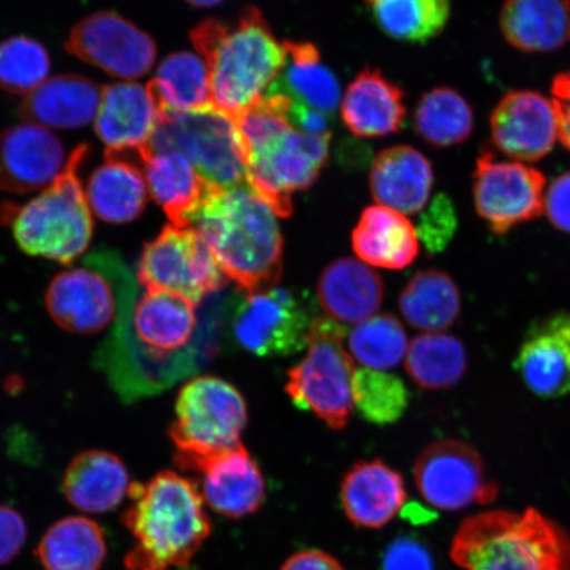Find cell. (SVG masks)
<instances>
[{
	"instance_id": "obj_1",
	"label": "cell",
	"mask_w": 570,
	"mask_h": 570,
	"mask_svg": "<svg viewBox=\"0 0 570 570\" xmlns=\"http://www.w3.org/2000/svg\"><path fill=\"white\" fill-rule=\"evenodd\" d=\"M189 227L202 234L226 277L247 292L275 287L283 273L276 214L247 183L212 188Z\"/></svg>"
},
{
	"instance_id": "obj_2",
	"label": "cell",
	"mask_w": 570,
	"mask_h": 570,
	"mask_svg": "<svg viewBox=\"0 0 570 570\" xmlns=\"http://www.w3.org/2000/svg\"><path fill=\"white\" fill-rule=\"evenodd\" d=\"M131 503L124 523L137 544L127 553V570H168L188 566L210 537V519L195 482L161 472L128 489Z\"/></svg>"
},
{
	"instance_id": "obj_3",
	"label": "cell",
	"mask_w": 570,
	"mask_h": 570,
	"mask_svg": "<svg viewBox=\"0 0 570 570\" xmlns=\"http://www.w3.org/2000/svg\"><path fill=\"white\" fill-rule=\"evenodd\" d=\"M190 40L208 68L214 109L232 118L259 102L284 68L283 45L256 7L233 23L203 20Z\"/></svg>"
},
{
	"instance_id": "obj_4",
	"label": "cell",
	"mask_w": 570,
	"mask_h": 570,
	"mask_svg": "<svg viewBox=\"0 0 570 570\" xmlns=\"http://www.w3.org/2000/svg\"><path fill=\"white\" fill-rule=\"evenodd\" d=\"M120 311V326L107 348L109 372L120 392L138 395L156 389L153 370L166 366L189 344L196 304L174 292L146 289L134 306Z\"/></svg>"
},
{
	"instance_id": "obj_5",
	"label": "cell",
	"mask_w": 570,
	"mask_h": 570,
	"mask_svg": "<svg viewBox=\"0 0 570 570\" xmlns=\"http://www.w3.org/2000/svg\"><path fill=\"white\" fill-rule=\"evenodd\" d=\"M451 556L466 570H569L570 538L534 509L489 511L460 525Z\"/></svg>"
},
{
	"instance_id": "obj_6",
	"label": "cell",
	"mask_w": 570,
	"mask_h": 570,
	"mask_svg": "<svg viewBox=\"0 0 570 570\" xmlns=\"http://www.w3.org/2000/svg\"><path fill=\"white\" fill-rule=\"evenodd\" d=\"M89 151L88 145L76 147L62 174L32 202L0 209V218L10 224L26 254L70 265L87 252L92 218L80 169Z\"/></svg>"
},
{
	"instance_id": "obj_7",
	"label": "cell",
	"mask_w": 570,
	"mask_h": 570,
	"mask_svg": "<svg viewBox=\"0 0 570 570\" xmlns=\"http://www.w3.org/2000/svg\"><path fill=\"white\" fill-rule=\"evenodd\" d=\"M247 405L240 392L216 376H199L178 392L169 436L176 463L197 472L204 462L242 445Z\"/></svg>"
},
{
	"instance_id": "obj_8",
	"label": "cell",
	"mask_w": 570,
	"mask_h": 570,
	"mask_svg": "<svg viewBox=\"0 0 570 570\" xmlns=\"http://www.w3.org/2000/svg\"><path fill=\"white\" fill-rule=\"evenodd\" d=\"M148 149L184 156L214 188L247 183V154L238 126L214 107L196 112L161 111Z\"/></svg>"
},
{
	"instance_id": "obj_9",
	"label": "cell",
	"mask_w": 570,
	"mask_h": 570,
	"mask_svg": "<svg viewBox=\"0 0 570 570\" xmlns=\"http://www.w3.org/2000/svg\"><path fill=\"white\" fill-rule=\"evenodd\" d=\"M346 332L336 321L317 317L308 352L288 370L285 391L298 410L315 413L334 431L348 423L354 409L352 354L345 348Z\"/></svg>"
},
{
	"instance_id": "obj_10",
	"label": "cell",
	"mask_w": 570,
	"mask_h": 570,
	"mask_svg": "<svg viewBox=\"0 0 570 570\" xmlns=\"http://www.w3.org/2000/svg\"><path fill=\"white\" fill-rule=\"evenodd\" d=\"M331 139L289 127L247 154V184L276 216L289 217L292 195L316 183L330 159Z\"/></svg>"
},
{
	"instance_id": "obj_11",
	"label": "cell",
	"mask_w": 570,
	"mask_h": 570,
	"mask_svg": "<svg viewBox=\"0 0 570 570\" xmlns=\"http://www.w3.org/2000/svg\"><path fill=\"white\" fill-rule=\"evenodd\" d=\"M316 318L309 297L296 289L247 292L233 309V337L256 356L291 355L308 345Z\"/></svg>"
},
{
	"instance_id": "obj_12",
	"label": "cell",
	"mask_w": 570,
	"mask_h": 570,
	"mask_svg": "<svg viewBox=\"0 0 570 570\" xmlns=\"http://www.w3.org/2000/svg\"><path fill=\"white\" fill-rule=\"evenodd\" d=\"M138 281L146 289L174 292L196 305L226 284V276L195 227L167 225L142 248Z\"/></svg>"
},
{
	"instance_id": "obj_13",
	"label": "cell",
	"mask_w": 570,
	"mask_h": 570,
	"mask_svg": "<svg viewBox=\"0 0 570 570\" xmlns=\"http://www.w3.org/2000/svg\"><path fill=\"white\" fill-rule=\"evenodd\" d=\"M473 196L475 210L495 234L529 223L544 212L546 177L519 161H502L489 149L476 159Z\"/></svg>"
},
{
	"instance_id": "obj_14",
	"label": "cell",
	"mask_w": 570,
	"mask_h": 570,
	"mask_svg": "<svg viewBox=\"0 0 570 570\" xmlns=\"http://www.w3.org/2000/svg\"><path fill=\"white\" fill-rule=\"evenodd\" d=\"M413 474L419 493L440 510L488 504L498 495L497 483L489 479L481 455L463 441L444 440L426 446Z\"/></svg>"
},
{
	"instance_id": "obj_15",
	"label": "cell",
	"mask_w": 570,
	"mask_h": 570,
	"mask_svg": "<svg viewBox=\"0 0 570 570\" xmlns=\"http://www.w3.org/2000/svg\"><path fill=\"white\" fill-rule=\"evenodd\" d=\"M66 48L78 59L125 80L147 75L158 55L151 36L111 11L91 13L71 28Z\"/></svg>"
},
{
	"instance_id": "obj_16",
	"label": "cell",
	"mask_w": 570,
	"mask_h": 570,
	"mask_svg": "<svg viewBox=\"0 0 570 570\" xmlns=\"http://www.w3.org/2000/svg\"><path fill=\"white\" fill-rule=\"evenodd\" d=\"M490 126L499 151L520 161L544 159L559 138L553 102L531 90L509 91L491 114Z\"/></svg>"
},
{
	"instance_id": "obj_17",
	"label": "cell",
	"mask_w": 570,
	"mask_h": 570,
	"mask_svg": "<svg viewBox=\"0 0 570 570\" xmlns=\"http://www.w3.org/2000/svg\"><path fill=\"white\" fill-rule=\"evenodd\" d=\"M49 315L63 331L95 334L117 316V289L95 265L63 271L46 294Z\"/></svg>"
},
{
	"instance_id": "obj_18",
	"label": "cell",
	"mask_w": 570,
	"mask_h": 570,
	"mask_svg": "<svg viewBox=\"0 0 570 570\" xmlns=\"http://www.w3.org/2000/svg\"><path fill=\"white\" fill-rule=\"evenodd\" d=\"M67 163L62 142L45 127L30 124L0 132V189L9 194L48 188Z\"/></svg>"
},
{
	"instance_id": "obj_19",
	"label": "cell",
	"mask_w": 570,
	"mask_h": 570,
	"mask_svg": "<svg viewBox=\"0 0 570 570\" xmlns=\"http://www.w3.org/2000/svg\"><path fill=\"white\" fill-rule=\"evenodd\" d=\"M515 370L534 395L570 394V313H558L532 327L520 346Z\"/></svg>"
},
{
	"instance_id": "obj_20",
	"label": "cell",
	"mask_w": 570,
	"mask_h": 570,
	"mask_svg": "<svg viewBox=\"0 0 570 570\" xmlns=\"http://www.w3.org/2000/svg\"><path fill=\"white\" fill-rule=\"evenodd\" d=\"M197 473L203 474L204 502L219 515L230 519L253 515L265 501V480L244 445L204 462Z\"/></svg>"
},
{
	"instance_id": "obj_21",
	"label": "cell",
	"mask_w": 570,
	"mask_h": 570,
	"mask_svg": "<svg viewBox=\"0 0 570 570\" xmlns=\"http://www.w3.org/2000/svg\"><path fill=\"white\" fill-rule=\"evenodd\" d=\"M342 509L361 529H382L403 508L407 491L403 476L381 460L361 461L341 483Z\"/></svg>"
},
{
	"instance_id": "obj_22",
	"label": "cell",
	"mask_w": 570,
	"mask_h": 570,
	"mask_svg": "<svg viewBox=\"0 0 570 570\" xmlns=\"http://www.w3.org/2000/svg\"><path fill=\"white\" fill-rule=\"evenodd\" d=\"M147 190L141 156L107 148L105 164L91 174L85 195L99 219L128 224L145 212Z\"/></svg>"
},
{
	"instance_id": "obj_23",
	"label": "cell",
	"mask_w": 570,
	"mask_h": 570,
	"mask_svg": "<svg viewBox=\"0 0 570 570\" xmlns=\"http://www.w3.org/2000/svg\"><path fill=\"white\" fill-rule=\"evenodd\" d=\"M434 176L430 160L410 146L384 149L373 163L370 189L377 204L412 216L430 199Z\"/></svg>"
},
{
	"instance_id": "obj_24",
	"label": "cell",
	"mask_w": 570,
	"mask_h": 570,
	"mask_svg": "<svg viewBox=\"0 0 570 570\" xmlns=\"http://www.w3.org/2000/svg\"><path fill=\"white\" fill-rule=\"evenodd\" d=\"M404 97L380 70L366 68L348 85L341 105L342 120L355 137H387L404 124Z\"/></svg>"
},
{
	"instance_id": "obj_25",
	"label": "cell",
	"mask_w": 570,
	"mask_h": 570,
	"mask_svg": "<svg viewBox=\"0 0 570 570\" xmlns=\"http://www.w3.org/2000/svg\"><path fill=\"white\" fill-rule=\"evenodd\" d=\"M101 96L102 90L87 77L57 76L27 95L19 112L32 125L75 130L95 119Z\"/></svg>"
},
{
	"instance_id": "obj_26",
	"label": "cell",
	"mask_w": 570,
	"mask_h": 570,
	"mask_svg": "<svg viewBox=\"0 0 570 570\" xmlns=\"http://www.w3.org/2000/svg\"><path fill=\"white\" fill-rule=\"evenodd\" d=\"M159 116L147 88L137 83H114L102 89L96 132L107 148H145Z\"/></svg>"
},
{
	"instance_id": "obj_27",
	"label": "cell",
	"mask_w": 570,
	"mask_h": 570,
	"mask_svg": "<svg viewBox=\"0 0 570 570\" xmlns=\"http://www.w3.org/2000/svg\"><path fill=\"white\" fill-rule=\"evenodd\" d=\"M317 296L327 316L341 323H363L381 308L384 284L380 274L363 262L342 258L321 274Z\"/></svg>"
},
{
	"instance_id": "obj_28",
	"label": "cell",
	"mask_w": 570,
	"mask_h": 570,
	"mask_svg": "<svg viewBox=\"0 0 570 570\" xmlns=\"http://www.w3.org/2000/svg\"><path fill=\"white\" fill-rule=\"evenodd\" d=\"M499 27L519 51H559L570 42V0H505Z\"/></svg>"
},
{
	"instance_id": "obj_29",
	"label": "cell",
	"mask_w": 570,
	"mask_h": 570,
	"mask_svg": "<svg viewBox=\"0 0 570 570\" xmlns=\"http://www.w3.org/2000/svg\"><path fill=\"white\" fill-rule=\"evenodd\" d=\"M62 489L68 501L78 510L104 514L124 501L130 483L125 463L118 455L88 451L69 463Z\"/></svg>"
},
{
	"instance_id": "obj_30",
	"label": "cell",
	"mask_w": 570,
	"mask_h": 570,
	"mask_svg": "<svg viewBox=\"0 0 570 570\" xmlns=\"http://www.w3.org/2000/svg\"><path fill=\"white\" fill-rule=\"evenodd\" d=\"M283 48L284 68L267 95H282L325 116H334L341 99L340 81L321 60L317 47L308 41L285 40Z\"/></svg>"
},
{
	"instance_id": "obj_31",
	"label": "cell",
	"mask_w": 570,
	"mask_h": 570,
	"mask_svg": "<svg viewBox=\"0 0 570 570\" xmlns=\"http://www.w3.org/2000/svg\"><path fill=\"white\" fill-rule=\"evenodd\" d=\"M352 240L358 258L375 267L403 269L419 254L416 227L404 214L382 205L363 210Z\"/></svg>"
},
{
	"instance_id": "obj_32",
	"label": "cell",
	"mask_w": 570,
	"mask_h": 570,
	"mask_svg": "<svg viewBox=\"0 0 570 570\" xmlns=\"http://www.w3.org/2000/svg\"><path fill=\"white\" fill-rule=\"evenodd\" d=\"M147 189L161 206L170 225L189 227L212 185L196 173L184 156L175 153L149 154L142 163Z\"/></svg>"
},
{
	"instance_id": "obj_33",
	"label": "cell",
	"mask_w": 570,
	"mask_h": 570,
	"mask_svg": "<svg viewBox=\"0 0 570 570\" xmlns=\"http://www.w3.org/2000/svg\"><path fill=\"white\" fill-rule=\"evenodd\" d=\"M147 89L160 112H196L213 107L208 68L203 57L190 52L167 56Z\"/></svg>"
},
{
	"instance_id": "obj_34",
	"label": "cell",
	"mask_w": 570,
	"mask_h": 570,
	"mask_svg": "<svg viewBox=\"0 0 570 570\" xmlns=\"http://www.w3.org/2000/svg\"><path fill=\"white\" fill-rule=\"evenodd\" d=\"M399 305L411 326L426 333H441L460 317L461 292L443 271H420L405 284Z\"/></svg>"
},
{
	"instance_id": "obj_35",
	"label": "cell",
	"mask_w": 570,
	"mask_h": 570,
	"mask_svg": "<svg viewBox=\"0 0 570 570\" xmlns=\"http://www.w3.org/2000/svg\"><path fill=\"white\" fill-rule=\"evenodd\" d=\"M107 553L105 533L95 520L70 517L42 537L36 554L46 570H99Z\"/></svg>"
},
{
	"instance_id": "obj_36",
	"label": "cell",
	"mask_w": 570,
	"mask_h": 570,
	"mask_svg": "<svg viewBox=\"0 0 570 570\" xmlns=\"http://www.w3.org/2000/svg\"><path fill=\"white\" fill-rule=\"evenodd\" d=\"M377 27L397 41L425 45L451 17V0H363Z\"/></svg>"
},
{
	"instance_id": "obj_37",
	"label": "cell",
	"mask_w": 570,
	"mask_h": 570,
	"mask_svg": "<svg viewBox=\"0 0 570 570\" xmlns=\"http://www.w3.org/2000/svg\"><path fill=\"white\" fill-rule=\"evenodd\" d=\"M466 370V348L449 334H420L412 340L405 354V372L424 390L451 389L462 380Z\"/></svg>"
},
{
	"instance_id": "obj_38",
	"label": "cell",
	"mask_w": 570,
	"mask_h": 570,
	"mask_svg": "<svg viewBox=\"0 0 570 570\" xmlns=\"http://www.w3.org/2000/svg\"><path fill=\"white\" fill-rule=\"evenodd\" d=\"M413 122L420 138L428 145L446 148L470 138L474 128V112L459 91L436 88L420 99Z\"/></svg>"
},
{
	"instance_id": "obj_39",
	"label": "cell",
	"mask_w": 570,
	"mask_h": 570,
	"mask_svg": "<svg viewBox=\"0 0 570 570\" xmlns=\"http://www.w3.org/2000/svg\"><path fill=\"white\" fill-rule=\"evenodd\" d=\"M352 356L376 372L394 368L409 351L407 333L395 316L370 317L356 325L348 336Z\"/></svg>"
},
{
	"instance_id": "obj_40",
	"label": "cell",
	"mask_w": 570,
	"mask_h": 570,
	"mask_svg": "<svg viewBox=\"0 0 570 570\" xmlns=\"http://www.w3.org/2000/svg\"><path fill=\"white\" fill-rule=\"evenodd\" d=\"M353 402L367 422L387 425L404 415L410 396L401 377L360 368L353 376Z\"/></svg>"
},
{
	"instance_id": "obj_41",
	"label": "cell",
	"mask_w": 570,
	"mask_h": 570,
	"mask_svg": "<svg viewBox=\"0 0 570 570\" xmlns=\"http://www.w3.org/2000/svg\"><path fill=\"white\" fill-rule=\"evenodd\" d=\"M51 60L47 49L26 36L0 42V87L12 95H30L49 73Z\"/></svg>"
},
{
	"instance_id": "obj_42",
	"label": "cell",
	"mask_w": 570,
	"mask_h": 570,
	"mask_svg": "<svg viewBox=\"0 0 570 570\" xmlns=\"http://www.w3.org/2000/svg\"><path fill=\"white\" fill-rule=\"evenodd\" d=\"M459 218L451 198L440 194L420 217L416 233L431 255L443 253L458 230Z\"/></svg>"
},
{
	"instance_id": "obj_43",
	"label": "cell",
	"mask_w": 570,
	"mask_h": 570,
	"mask_svg": "<svg viewBox=\"0 0 570 570\" xmlns=\"http://www.w3.org/2000/svg\"><path fill=\"white\" fill-rule=\"evenodd\" d=\"M381 570H443L432 547L415 533L402 534L384 548Z\"/></svg>"
},
{
	"instance_id": "obj_44",
	"label": "cell",
	"mask_w": 570,
	"mask_h": 570,
	"mask_svg": "<svg viewBox=\"0 0 570 570\" xmlns=\"http://www.w3.org/2000/svg\"><path fill=\"white\" fill-rule=\"evenodd\" d=\"M27 540V525L17 510L0 504V566L17 558Z\"/></svg>"
},
{
	"instance_id": "obj_45",
	"label": "cell",
	"mask_w": 570,
	"mask_h": 570,
	"mask_svg": "<svg viewBox=\"0 0 570 570\" xmlns=\"http://www.w3.org/2000/svg\"><path fill=\"white\" fill-rule=\"evenodd\" d=\"M544 212L556 229L570 234V170L551 183L544 197Z\"/></svg>"
},
{
	"instance_id": "obj_46",
	"label": "cell",
	"mask_w": 570,
	"mask_h": 570,
	"mask_svg": "<svg viewBox=\"0 0 570 570\" xmlns=\"http://www.w3.org/2000/svg\"><path fill=\"white\" fill-rule=\"evenodd\" d=\"M282 96V95H281ZM283 97V109L285 118L296 131H301L312 137H325L331 134L330 118L325 114L311 109L301 102L294 101L288 97Z\"/></svg>"
},
{
	"instance_id": "obj_47",
	"label": "cell",
	"mask_w": 570,
	"mask_h": 570,
	"mask_svg": "<svg viewBox=\"0 0 570 570\" xmlns=\"http://www.w3.org/2000/svg\"><path fill=\"white\" fill-rule=\"evenodd\" d=\"M552 102L558 116L559 138L570 151V73L554 77L552 82Z\"/></svg>"
},
{
	"instance_id": "obj_48",
	"label": "cell",
	"mask_w": 570,
	"mask_h": 570,
	"mask_svg": "<svg viewBox=\"0 0 570 570\" xmlns=\"http://www.w3.org/2000/svg\"><path fill=\"white\" fill-rule=\"evenodd\" d=\"M281 570H345V568L330 553L306 550L291 556Z\"/></svg>"
},
{
	"instance_id": "obj_49",
	"label": "cell",
	"mask_w": 570,
	"mask_h": 570,
	"mask_svg": "<svg viewBox=\"0 0 570 570\" xmlns=\"http://www.w3.org/2000/svg\"><path fill=\"white\" fill-rule=\"evenodd\" d=\"M187 2L191 6L204 7V9H206V7H214L223 3L225 0H187Z\"/></svg>"
}]
</instances>
